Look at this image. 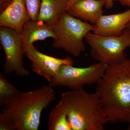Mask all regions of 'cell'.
<instances>
[{"label": "cell", "instance_id": "cell-1", "mask_svg": "<svg viewBox=\"0 0 130 130\" xmlns=\"http://www.w3.org/2000/svg\"><path fill=\"white\" fill-rule=\"evenodd\" d=\"M100 96L108 123L130 120V59L108 66L95 92Z\"/></svg>", "mask_w": 130, "mask_h": 130}, {"label": "cell", "instance_id": "cell-2", "mask_svg": "<svg viewBox=\"0 0 130 130\" xmlns=\"http://www.w3.org/2000/svg\"><path fill=\"white\" fill-rule=\"evenodd\" d=\"M61 101L72 130H103L108 122L98 94L83 88L62 93Z\"/></svg>", "mask_w": 130, "mask_h": 130}, {"label": "cell", "instance_id": "cell-3", "mask_svg": "<svg viewBox=\"0 0 130 130\" xmlns=\"http://www.w3.org/2000/svg\"><path fill=\"white\" fill-rule=\"evenodd\" d=\"M53 88L49 84L31 91L20 92L1 112L8 115L17 130H38L42 112L55 100Z\"/></svg>", "mask_w": 130, "mask_h": 130}, {"label": "cell", "instance_id": "cell-4", "mask_svg": "<svg viewBox=\"0 0 130 130\" xmlns=\"http://www.w3.org/2000/svg\"><path fill=\"white\" fill-rule=\"evenodd\" d=\"M55 38L52 47L63 49L74 57H79L85 51L83 40L89 32L94 30L95 26L74 18L65 12L58 22L51 26Z\"/></svg>", "mask_w": 130, "mask_h": 130}, {"label": "cell", "instance_id": "cell-5", "mask_svg": "<svg viewBox=\"0 0 130 130\" xmlns=\"http://www.w3.org/2000/svg\"><path fill=\"white\" fill-rule=\"evenodd\" d=\"M90 47V56L98 62L107 65L121 63L126 59V49L130 47V31L125 29L121 35L104 36L89 32L85 37Z\"/></svg>", "mask_w": 130, "mask_h": 130}, {"label": "cell", "instance_id": "cell-6", "mask_svg": "<svg viewBox=\"0 0 130 130\" xmlns=\"http://www.w3.org/2000/svg\"><path fill=\"white\" fill-rule=\"evenodd\" d=\"M108 66L99 62L83 68L74 67L73 65H63L50 84L54 87H67L71 90L83 88L86 85L96 84Z\"/></svg>", "mask_w": 130, "mask_h": 130}, {"label": "cell", "instance_id": "cell-7", "mask_svg": "<svg viewBox=\"0 0 130 130\" xmlns=\"http://www.w3.org/2000/svg\"><path fill=\"white\" fill-rule=\"evenodd\" d=\"M0 40L6 56L3 69L5 74L15 73L17 76L26 77L30 73L24 67V53L20 33L7 26L0 27Z\"/></svg>", "mask_w": 130, "mask_h": 130}, {"label": "cell", "instance_id": "cell-8", "mask_svg": "<svg viewBox=\"0 0 130 130\" xmlns=\"http://www.w3.org/2000/svg\"><path fill=\"white\" fill-rule=\"evenodd\" d=\"M25 55L31 62L32 71L43 77L50 83L63 65H73L74 63L71 57L60 59L49 56L40 52L33 45L27 49Z\"/></svg>", "mask_w": 130, "mask_h": 130}, {"label": "cell", "instance_id": "cell-9", "mask_svg": "<svg viewBox=\"0 0 130 130\" xmlns=\"http://www.w3.org/2000/svg\"><path fill=\"white\" fill-rule=\"evenodd\" d=\"M130 21V8L120 13L102 15L96 22L93 33L104 36L121 35Z\"/></svg>", "mask_w": 130, "mask_h": 130}, {"label": "cell", "instance_id": "cell-10", "mask_svg": "<svg viewBox=\"0 0 130 130\" xmlns=\"http://www.w3.org/2000/svg\"><path fill=\"white\" fill-rule=\"evenodd\" d=\"M105 3L104 0H80L71 6L67 12L81 21L95 25L103 15Z\"/></svg>", "mask_w": 130, "mask_h": 130}, {"label": "cell", "instance_id": "cell-11", "mask_svg": "<svg viewBox=\"0 0 130 130\" xmlns=\"http://www.w3.org/2000/svg\"><path fill=\"white\" fill-rule=\"evenodd\" d=\"M30 20L25 0H12L0 15V26H7L21 33L24 25Z\"/></svg>", "mask_w": 130, "mask_h": 130}, {"label": "cell", "instance_id": "cell-12", "mask_svg": "<svg viewBox=\"0 0 130 130\" xmlns=\"http://www.w3.org/2000/svg\"><path fill=\"white\" fill-rule=\"evenodd\" d=\"M21 35L24 53L35 42L55 38L51 26L43 21L29 20L24 25Z\"/></svg>", "mask_w": 130, "mask_h": 130}, {"label": "cell", "instance_id": "cell-13", "mask_svg": "<svg viewBox=\"0 0 130 130\" xmlns=\"http://www.w3.org/2000/svg\"><path fill=\"white\" fill-rule=\"evenodd\" d=\"M68 4V0H41L38 20L53 25L58 22L62 14L67 11Z\"/></svg>", "mask_w": 130, "mask_h": 130}, {"label": "cell", "instance_id": "cell-14", "mask_svg": "<svg viewBox=\"0 0 130 130\" xmlns=\"http://www.w3.org/2000/svg\"><path fill=\"white\" fill-rule=\"evenodd\" d=\"M48 129L49 130H72L66 109L61 100L50 113Z\"/></svg>", "mask_w": 130, "mask_h": 130}, {"label": "cell", "instance_id": "cell-15", "mask_svg": "<svg viewBox=\"0 0 130 130\" xmlns=\"http://www.w3.org/2000/svg\"><path fill=\"white\" fill-rule=\"evenodd\" d=\"M20 92L0 73V106L5 107L13 102Z\"/></svg>", "mask_w": 130, "mask_h": 130}, {"label": "cell", "instance_id": "cell-16", "mask_svg": "<svg viewBox=\"0 0 130 130\" xmlns=\"http://www.w3.org/2000/svg\"><path fill=\"white\" fill-rule=\"evenodd\" d=\"M25 2L30 20L37 21L40 14L41 0H25Z\"/></svg>", "mask_w": 130, "mask_h": 130}, {"label": "cell", "instance_id": "cell-17", "mask_svg": "<svg viewBox=\"0 0 130 130\" xmlns=\"http://www.w3.org/2000/svg\"><path fill=\"white\" fill-rule=\"evenodd\" d=\"M0 130H17L16 126L8 115L2 112L0 113Z\"/></svg>", "mask_w": 130, "mask_h": 130}, {"label": "cell", "instance_id": "cell-18", "mask_svg": "<svg viewBox=\"0 0 130 130\" xmlns=\"http://www.w3.org/2000/svg\"><path fill=\"white\" fill-rule=\"evenodd\" d=\"M68 4L67 9L73 4L80 0H68ZM104 1L106 2L105 7L108 9H111L112 7L113 6L114 2L115 1V0H104Z\"/></svg>", "mask_w": 130, "mask_h": 130}, {"label": "cell", "instance_id": "cell-19", "mask_svg": "<svg viewBox=\"0 0 130 130\" xmlns=\"http://www.w3.org/2000/svg\"><path fill=\"white\" fill-rule=\"evenodd\" d=\"M12 0H0V12L3 11L11 3Z\"/></svg>", "mask_w": 130, "mask_h": 130}, {"label": "cell", "instance_id": "cell-20", "mask_svg": "<svg viewBox=\"0 0 130 130\" xmlns=\"http://www.w3.org/2000/svg\"><path fill=\"white\" fill-rule=\"evenodd\" d=\"M115 1L119 2L121 5L128 7L130 8V0H115Z\"/></svg>", "mask_w": 130, "mask_h": 130}, {"label": "cell", "instance_id": "cell-21", "mask_svg": "<svg viewBox=\"0 0 130 130\" xmlns=\"http://www.w3.org/2000/svg\"><path fill=\"white\" fill-rule=\"evenodd\" d=\"M125 29L129 31H130V21L127 25Z\"/></svg>", "mask_w": 130, "mask_h": 130}, {"label": "cell", "instance_id": "cell-22", "mask_svg": "<svg viewBox=\"0 0 130 130\" xmlns=\"http://www.w3.org/2000/svg\"><path fill=\"white\" fill-rule=\"evenodd\" d=\"M129 125H128V130H130V120L129 121Z\"/></svg>", "mask_w": 130, "mask_h": 130}, {"label": "cell", "instance_id": "cell-23", "mask_svg": "<svg viewBox=\"0 0 130 130\" xmlns=\"http://www.w3.org/2000/svg\"></svg>", "mask_w": 130, "mask_h": 130}]
</instances>
